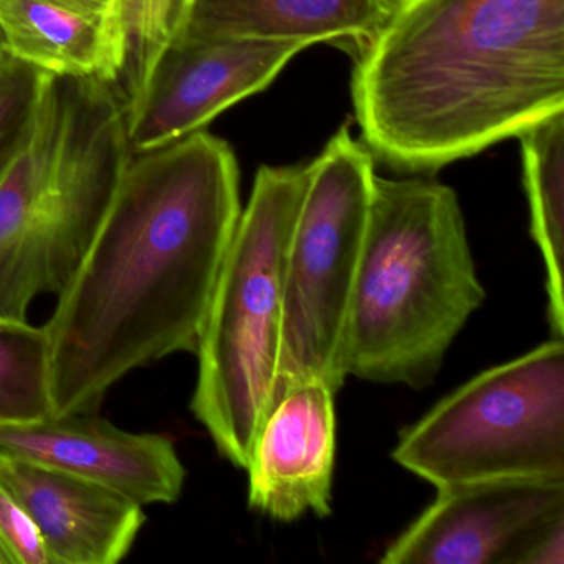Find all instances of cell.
<instances>
[{
    "instance_id": "6da1fadb",
    "label": "cell",
    "mask_w": 564,
    "mask_h": 564,
    "mask_svg": "<svg viewBox=\"0 0 564 564\" xmlns=\"http://www.w3.org/2000/svg\"><path fill=\"white\" fill-rule=\"evenodd\" d=\"M240 214L227 141L200 130L131 154L44 325L55 415L95 414L130 372L196 352Z\"/></svg>"
},
{
    "instance_id": "7a4b0ae2",
    "label": "cell",
    "mask_w": 564,
    "mask_h": 564,
    "mask_svg": "<svg viewBox=\"0 0 564 564\" xmlns=\"http://www.w3.org/2000/svg\"><path fill=\"white\" fill-rule=\"evenodd\" d=\"M361 143L434 174L564 111V0H394L356 54Z\"/></svg>"
},
{
    "instance_id": "3957f363",
    "label": "cell",
    "mask_w": 564,
    "mask_h": 564,
    "mask_svg": "<svg viewBox=\"0 0 564 564\" xmlns=\"http://www.w3.org/2000/svg\"><path fill=\"white\" fill-rule=\"evenodd\" d=\"M115 85L37 70L21 138L0 173V316L28 319L87 253L131 158Z\"/></svg>"
},
{
    "instance_id": "277c9868",
    "label": "cell",
    "mask_w": 564,
    "mask_h": 564,
    "mask_svg": "<svg viewBox=\"0 0 564 564\" xmlns=\"http://www.w3.org/2000/svg\"><path fill=\"white\" fill-rule=\"evenodd\" d=\"M485 296L457 193L427 176L376 174L346 322V378L427 388Z\"/></svg>"
},
{
    "instance_id": "5b68a950",
    "label": "cell",
    "mask_w": 564,
    "mask_h": 564,
    "mask_svg": "<svg viewBox=\"0 0 564 564\" xmlns=\"http://www.w3.org/2000/svg\"><path fill=\"white\" fill-rule=\"evenodd\" d=\"M306 166H262L217 276L197 341L191 399L220 457L247 470L275 404L286 243Z\"/></svg>"
},
{
    "instance_id": "8992f818",
    "label": "cell",
    "mask_w": 564,
    "mask_h": 564,
    "mask_svg": "<svg viewBox=\"0 0 564 564\" xmlns=\"http://www.w3.org/2000/svg\"><path fill=\"white\" fill-rule=\"evenodd\" d=\"M371 151L339 128L306 164V186L286 243L275 404L296 386L346 381V322L375 191ZM273 404V408H275Z\"/></svg>"
},
{
    "instance_id": "52a82bcc",
    "label": "cell",
    "mask_w": 564,
    "mask_h": 564,
    "mask_svg": "<svg viewBox=\"0 0 564 564\" xmlns=\"http://www.w3.org/2000/svg\"><path fill=\"white\" fill-rule=\"evenodd\" d=\"M392 458L435 488L564 478L563 338L455 389L402 432Z\"/></svg>"
},
{
    "instance_id": "ba28073f",
    "label": "cell",
    "mask_w": 564,
    "mask_h": 564,
    "mask_svg": "<svg viewBox=\"0 0 564 564\" xmlns=\"http://www.w3.org/2000/svg\"><path fill=\"white\" fill-rule=\"evenodd\" d=\"M564 518V478H505L437 488L389 544L382 564H520Z\"/></svg>"
},
{
    "instance_id": "9c48e42d",
    "label": "cell",
    "mask_w": 564,
    "mask_h": 564,
    "mask_svg": "<svg viewBox=\"0 0 564 564\" xmlns=\"http://www.w3.org/2000/svg\"><path fill=\"white\" fill-rule=\"evenodd\" d=\"M305 48L299 42H174L143 94L127 108L131 153L203 130L234 105L270 87Z\"/></svg>"
},
{
    "instance_id": "30bf717a",
    "label": "cell",
    "mask_w": 564,
    "mask_h": 564,
    "mask_svg": "<svg viewBox=\"0 0 564 564\" xmlns=\"http://www.w3.org/2000/svg\"><path fill=\"white\" fill-rule=\"evenodd\" d=\"M0 451L97 481L143 507L180 500L187 475L166 435L134 434L82 412L0 425Z\"/></svg>"
},
{
    "instance_id": "8fae6325",
    "label": "cell",
    "mask_w": 564,
    "mask_h": 564,
    "mask_svg": "<svg viewBox=\"0 0 564 564\" xmlns=\"http://www.w3.org/2000/svg\"><path fill=\"white\" fill-rule=\"evenodd\" d=\"M335 392L308 381L286 392L263 422L249 468V507L276 521L332 513Z\"/></svg>"
},
{
    "instance_id": "7c38bea8",
    "label": "cell",
    "mask_w": 564,
    "mask_h": 564,
    "mask_svg": "<svg viewBox=\"0 0 564 564\" xmlns=\"http://www.w3.org/2000/svg\"><path fill=\"white\" fill-rule=\"evenodd\" d=\"M4 481L34 521L52 564H117L147 521L143 505L97 481L0 451Z\"/></svg>"
},
{
    "instance_id": "4fadbf2b",
    "label": "cell",
    "mask_w": 564,
    "mask_h": 564,
    "mask_svg": "<svg viewBox=\"0 0 564 564\" xmlns=\"http://www.w3.org/2000/svg\"><path fill=\"white\" fill-rule=\"evenodd\" d=\"M392 6L394 0H194L180 41L335 44L356 57Z\"/></svg>"
},
{
    "instance_id": "5bb4252c",
    "label": "cell",
    "mask_w": 564,
    "mask_h": 564,
    "mask_svg": "<svg viewBox=\"0 0 564 564\" xmlns=\"http://www.w3.org/2000/svg\"><path fill=\"white\" fill-rule=\"evenodd\" d=\"M0 32L12 61L58 77L95 78L120 87L127 37L113 15L57 0H0Z\"/></svg>"
},
{
    "instance_id": "9a60e30c",
    "label": "cell",
    "mask_w": 564,
    "mask_h": 564,
    "mask_svg": "<svg viewBox=\"0 0 564 564\" xmlns=\"http://www.w3.org/2000/svg\"><path fill=\"white\" fill-rule=\"evenodd\" d=\"M530 206V230L546 270L547 316L554 338L564 335V111L517 138Z\"/></svg>"
},
{
    "instance_id": "2e32d148",
    "label": "cell",
    "mask_w": 564,
    "mask_h": 564,
    "mask_svg": "<svg viewBox=\"0 0 564 564\" xmlns=\"http://www.w3.org/2000/svg\"><path fill=\"white\" fill-rule=\"evenodd\" d=\"M54 415L51 346L44 326L0 316V425Z\"/></svg>"
},
{
    "instance_id": "e0dca14e",
    "label": "cell",
    "mask_w": 564,
    "mask_h": 564,
    "mask_svg": "<svg viewBox=\"0 0 564 564\" xmlns=\"http://www.w3.org/2000/svg\"><path fill=\"white\" fill-rule=\"evenodd\" d=\"M194 0H121L127 65L120 80L127 108L138 100L170 45L186 29Z\"/></svg>"
},
{
    "instance_id": "ac0fdd59",
    "label": "cell",
    "mask_w": 564,
    "mask_h": 564,
    "mask_svg": "<svg viewBox=\"0 0 564 564\" xmlns=\"http://www.w3.org/2000/svg\"><path fill=\"white\" fill-rule=\"evenodd\" d=\"M37 70L9 58L4 75L0 78V173L8 164L34 97Z\"/></svg>"
},
{
    "instance_id": "d6986e66",
    "label": "cell",
    "mask_w": 564,
    "mask_h": 564,
    "mask_svg": "<svg viewBox=\"0 0 564 564\" xmlns=\"http://www.w3.org/2000/svg\"><path fill=\"white\" fill-rule=\"evenodd\" d=\"M0 554L8 564H52L34 521L0 480Z\"/></svg>"
},
{
    "instance_id": "ffe728a7",
    "label": "cell",
    "mask_w": 564,
    "mask_h": 564,
    "mask_svg": "<svg viewBox=\"0 0 564 564\" xmlns=\"http://www.w3.org/2000/svg\"><path fill=\"white\" fill-rule=\"evenodd\" d=\"M564 518L544 530L528 547L520 564H563Z\"/></svg>"
},
{
    "instance_id": "44dd1931",
    "label": "cell",
    "mask_w": 564,
    "mask_h": 564,
    "mask_svg": "<svg viewBox=\"0 0 564 564\" xmlns=\"http://www.w3.org/2000/svg\"><path fill=\"white\" fill-rule=\"evenodd\" d=\"M2 58H8V51H6L4 37H2V32H0V61Z\"/></svg>"
},
{
    "instance_id": "7402d4cb",
    "label": "cell",
    "mask_w": 564,
    "mask_h": 564,
    "mask_svg": "<svg viewBox=\"0 0 564 564\" xmlns=\"http://www.w3.org/2000/svg\"><path fill=\"white\" fill-rule=\"evenodd\" d=\"M8 62L9 57L2 58V61H0V78H2V75H4L6 67H8Z\"/></svg>"
},
{
    "instance_id": "603a6c76",
    "label": "cell",
    "mask_w": 564,
    "mask_h": 564,
    "mask_svg": "<svg viewBox=\"0 0 564 564\" xmlns=\"http://www.w3.org/2000/svg\"><path fill=\"white\" fill-rule=\"evenodd\" d=\"M113 4L117 6L118 12H120V15H121V9H120L121 0H113ZM121 21H123V19H121Z\"/></svg>"
},
{
    "instance_id": "cb8c5ba5",
    "label": "cell",
    "mask_w": 564,
    "mask_h": 564,
    "mask_svg": "<svg viewBox=\"0 0 564 564\" xmlns=\"http://www.w3.org/2000/svg\"><path fill=\"white\" fill-rule=\"evenodd\" d=\"M0 564H8L6 563L4 556H2V554H0Z\"/></svg>"
}]
</instances>
